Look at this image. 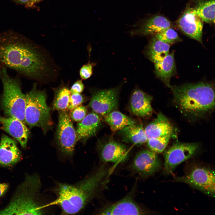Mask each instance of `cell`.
I'll return each mask as SVG.
<instances>
[{
	"label": "cell",
	"mask_w": 215,
	"mask_h": 215,
	"mask_svg": "<svg viewBox=\"0 0 215 215\" xmlns=\"http://www.w3.org/2000/svg\"><path fill=\"white\" fill-rule=\"evenodd\" d=\"M54 64L43 48L24 36L12 31L0 33V67L41 83L50 81Z\"/></svg>",
	"instance_id": "6da1fadb"
},
{
	"label": "cell",
	"mask_w": 215,
	"mask_h": 215,
	"mask_svg": "<svg viewBox=\"0 0 215 215\" xmlns=\"http://www.w3.org/2000/svg\"><path fill=\"white\" fill-rule=\"evenodd\" d=\"M108 172V169L102 166L76 184L58 183L55 190L57 198L50 203L43 205V208L58 205L61 208L62 213L77 214L93 196Z\"/></svg>",
	"instance_id": "7a4b0ae2"
},
{
	"label": "cell",
	"mask_w": 215,
	"mask_h": 215,
	"mask_svg": "<svg viewBox=\"0 0 215 215\" xmlns=\"http://www.w3.org/2000/svg\"><path fill=\"white\" fill-rule=\"evenodd\" d=\"M175 102L182 112L201 117L214 108L215 92L212 84L201 82L170 85Z\"/></svg>",
	"instance_id": "3957f363"
},
{
	"label": "cell",
	"mask_w": 215,
	"mask_h": 215,
	"mask_svg": "<svg viewBox=\"0 0 215 215\" xmlns=\"http://www.w3.org/2000/svg\"><path fill=\"white\" fill-rule=\"evenodd\" d=\"M41 187L38 175L27 174L8 204L0 210V215L44 214L43 205L40 203L38 196Z\"/></svg>",
	"instance_id": "277c9868"
},
{
	"label": "cell",
	"mask_w": 215,
	"mask_h": 215,
	"mask_svg": "<svg viewBox=\"0 0 215 215\" xmlns=\"http://www.w3.org/2000/svg\"><path fill=\"white\" fill-rule=\"evenodd\" d=\"M0 79L3 88L1 106L4 113L9 117L16 118L25 123V95L22 92L20 79L10 76L7 68L1 67Z\"/></svg>",
	"instance_id": "5b68a950"
},
{
	"label": "cell",
	"mask_w": 215,
	"mask_h": 215,
	"mask_svg": "<svg viewBox=\"0 0 215 215\" xmlns=\"http://www.w3.org/2000/svg\"><path fill=\"white\" fill-rule=\"evenodd\" d=\"M25 95V123L30 128L40 127L44 134L46 133L51 127L52 122L51 109L47 104L45 91L38 89L35 83L31 90Z\"/></svg>",
	"instance_id": "8992f818"
},
{
	"label": "cell",
	"mask_w": 215,
	"mask_h": 215,
	"mask_svg": "<svg viewBox=\"0 0 215 215\" xmlns=\"http://www.w3.org/2000/svg\"><path fill=\"white\" fill-rule=\"evenodd\" d=\"M214 171L208 167L195 165L191 168L183 176L175 178V181L188 184L214 196L215 191Z\"/></svg>",
	"instance_id": "52a82bcc"
},
{
	"label": "cell",
	"mask_w": 215,
	"mask_h": 215,
	"mask_svg": "<svg viewBox=\"0 0 215 215\" xmlns=\"http://www.w3.org/2000/svg\"><path fill=\"white\" fill-rule=\"evenodd\" d=\"M56 139L60 151L65 155H73L76 144V130L67 110L59 111Z\"/></svg>",
	"instance_id": "ba28073f"
},
{
	"label": "cell",
	"mask_w": 215,
	"mask_h": 215,
	"mask_svg": "<svg viewBox=\"0 0 215 215\" xmlns=\"http://www.w3.org/2000/svg\"><path fill=\"white\" fill-rule=\"evenodd\" d=\"M199 149V145L196 143L177 142L173 144L164 153V173H172L179 164L196 155Z\"/></svg>",
	"instance_id": "9c48e42d"
},
{
	"label": "cell",
	"mask_w": 215,
	"mask_h": 215,
	"mask_svg": "<svg viewBox=\"0 0 215 215\" xmlns=\"http://www.w3.org/2000/svg\"><path fill=\"white\" fill-rule=\"evenodd\" d=\"M119 92L118 88L96 91L92 96L89 106L93 112L99 116H105L117 109Z\"/></svg>",
	"instance_id": "30bf717a"
},
{
	"label": "cell",
	"mask_w": 215,
	"mask_h": 215,
	"mask_svg": "<svg viewBox=\"0 0 215 215\" xmlns=\"http://www.w3.org/2000/svg\"><path fill=\"white\" fill-rule=\"evenodd\" d=\"M203 22L196 13L194 8L188 6L176 24L179 29L186 35L202 44Z\"/></svg>",
	"instance_id": "8fae6325"
},
{
	"label": "cell",
	"mask_w": 215,
	"mask_h": 215,
	"mask_svg": "<svg viewBox=\"0 0 215 215\" xmlns=\"http://www.w3.org/2000/svg\"><path fill=\"white\" fill-rule=\"evenodd\" d=\"M161 164L157 153L147 149L139 152L131 165L132 169L140 176L146 177L159 169Z\"/></svg>",
	"instance_id": "7c38bea8"
},
{
	"label": "cell",
	"mask_w": 215,
	"mask_h": 215,
	"mask_svg": "<svg viewBox=\"0 0 215 215\" xmlns=\"http://www.w3.org/2000/svg\"><path fill=\"white\" fill-rule=\"evenodd\" d=\"M99 152L102 160L105 162L115 163L126 161L128 157V151L123 144L110 139L100 145Z\"/></svg>",
	"instance_id": "4fadbf2b"
},
{
	"label": "cell",
	"mask_w": 215,
	"mask_h": 215,
	"mask_svg": "<svg viewBox=\"0 0 215 215\" xmlns=\"http://www.w3.org/2000/svg\"><path fill=\"white\" fill-rule=\"evenodd\" d=\"M171 22L165 16L156 15L139 22L132 31L133 34L146 35L159 33L172 27Z\"/></svg>",
	"instance_id": "5bb4252c"
},
{
	"label": "cell",
	"mask_w": 215,
	"mask_h": 215,
	"mask_svg": "<svg viewBox=\"0 0 215 215\" xmlns=\"http://www.w3.org/2000/svg\"><path fill=\"white\" fill-rule=\"evenodd\" d=\"M148 212L142 208L130 197L127 196L119 201L103 208L100 215H145Z\"/></svg>",
	"instance_id": "9a60e30c"
},
{
	"label": "cell",
	"mask_w": 215,
	"mask_h": 215,
	"mask_svg": "<svg viewBox=\"0 0 215 215\" xmlns=\"http://www.w3.org/2000/svg\"><path fill=\"white\" fill-rule=\"evenodd\" d=\"M21 156V152L16 142L3 135L0 143V167L11 166L19 162Z\"/></svg>",
	"instance_id": "2e32d148"
},
{
	"label": "cell",
	"mask_w": 215,
	"mask_h": 215,
	"mask_svg": "<svg viewBox=\"0 0 215 215\" xmlns=\"http://www.w3.org/2000/svg\"><path fill=\"white\" fill-rule=\"evenodd\" d=\"M153 97L142 90L136 89L132 93L130 102L131 112L135 115L140 117L150 116L153 109L151 102Z\"/></svg>",
	"instance_id": "e0dca14e"
},
{
	"label": "cell",
	"mask_w": 215,
	"mask_h": 215,
	"mask_svg": "<svg viewBox=\"0 0 215 215\" xmlns=\"http://www.w3.org/2000/svg\"><path fill=\"white\" fill-rule=\"evenodd\" d=\"M0 122L4 130L16 139L22 147L26 148L29 131L24 123L15 118L0 116Z\"/></svg>",
	"instance_id": "ac0fdd59"
},
{
	"label": "cell",
	"mask_w": 215,
	"mask_h": 215,
	"mask_svg": "<svg viewBox=\"0 0 215 215\" xmlns=\"http://www.w3.org/2000/svg\"><path fill=\"white\" fill-rule=\"evenodd\" d=\"M101 125L100 116L94 112L90 113L79 122L76 130L77 142H85L96 133Z\"/></svg>",
	"instance_id": "d6986e66"
},
{
	"label": "cell",
	"mask_w": 215,
	"mask_h": 215,
	"mask_svg": "<svg viewBox=\"0 0 215 215\" xmlns=\"http://www.w3.org/2000/svg\"><path fill=\"white\" fill-rule=\"evenodd\" d=\"M148 139L167 136H171L173 131L172 125L168 119L161 113L144 128Z\"/></svg>",
	"instance_id": "ffe728a7"
},
{
	"label": "cell",
	"mask_w": 215,
	"mask_h": 215,
	"mask_svg": "<svg viewBox=\"0 0 215 215\" xmlns=\"http://www.w3.org/2000/svg\"><path fill=\"white\" fill-rule=\"evenodd\" d=\"M154 65L156 75L169 87L171 79L176 72L174 52L169 53L162 60L154 63Z\"/></svg>",
	"instance_id": "44dd1931"
},
{
	"label": "cell",
	"mask_w": 215,
	"mask_h": 215,
	"mask_svg": "<svg viewBox=\"0 0 215 215\" xmlns=\"http://www.w3.org/2000/svg\"><path fill=\"white\" fill-rule=\"evenodd\" d=\"M124 142L136 145L147 142V138L141 124L137 123L128 125L118 131Z\"/></svg>",
	"instance_id": "7402d4cb"
},
{
	"label": "cell",
	"mask_w": 215,
	"mask_h": 215,
	"mask_svg": "<svg viewBox=\"0 0 215 215\" xmlns=\"http://www.w3.org/2000/svg\"><path fill=\"white\" fill-rule=\"evenodd\" d=\"M104 116V121L108 124L111 130L114 132L118 131L128 125L137 123L133 119L116 110Z\"/></svg>",
	"instance_id": "603a6c76"
},
{
	"label": "cell",
	"mask_w": 215,
	"mask_h": 215,
	"mask_svg": "<svg viewBox=\"0 0 215 215\" xmlns=\"http://www.w3.org/2000/svg\"><path fill=\"white\" fill-rule=\"evenodd\" d=\"M170 44L153 37L149 43L147 53L150 59L154 63L162 60L169 54Z\"/></svg>",
	"instance_id": "cb8c5ba5"
},
{
	"label": "cell",
	"mask_w": 215,
	"mask_h": 215,
	"mask_svg": "<svg viewBox=\"0 0 215 215\" xmlns=\"http://www.w3.org/2000/svg\"><path fill=\"white\" fill-rule=\"evenodd\" d=\"M196 14L203 22H215V0H199L194 7Z\"/></svg>",
	"instance_id": "d4e9b609"
},
{
	"label": "cell",
	"mask_w": 215,
	"mask_h": 215,
	"mask_svg": "<svg viewBox=\"0 0 215 215\" xmlns=\"http://www.w3.org/2000/svg\"><path fill=\"white\" fill-rule=\"evenodd\" d=\"M70 92L66 86H61L55 90L53 108L58 111L67 109Z\"/></svg>",
	"instance_id": "484cf974"
},
{
	"label": "cell",
	"mask_w": 215,
	"mask_h": 215,
	"mask_svg": "<svg viewBox=\"0 0 215 215\" xmlns=\"http://www.w3.org/2000/svg\"><path fill=\"white\" fill-rule=\"evenodd\" d=\"M171 136L149 139L147 142L148 147L150 150L156 153H161L167 147Z\"/></svg>",
	"instance_id": "4316f807"
},
{
	"label": "cell",
	"mask_w": 215,
	"mask_h": 215,
	"mask_svg": "<svg viewBox=\"0 0 215 215\" xmlns=\"http://www.w3.org/2000/svg\"><path fill=\"white\" fill-rule=\"evenodd\" d=\"M155 36L158 39L169 44L180 40L177 33L172 27L155 34Z\"/></svg>",
	"instance_id": "83f0119b"
},
{
	"label": "cell",
	"mask_w": 215,
	"mask_h": 215,
	"mask_svg": "<svg viewBox=\"0 0 215 215\" xmlns=\"http://www.w3.org/2000/svg\"><path fill=\"white\" fill-rule=\"evenodd\" d=\"M69 114L71 119L76 122H80L86 116L87 112V108L79 105L70 110Z\"/></svg>",
	"instance_id": "f1b7e54d"
},
{
	"label": "cell",
	"mask_w": 215,
	"mask_h": 215,
	"mask_svg": "<svg viewBox=\"0 0 215 215\" xmlns=\"http://www.w3.org/2000/svg\"><path fill=\"white\" fill-rule=\"evenodd\" d=\"M84 101V98L80 93H71L67 109L71 110L80 105Z\"/></svg>",
	"instance_id": "f546056e"
},
{
	"label": "cell",
	"mask_w": 215,
	"mask_h": 215,
	"mask_svg": "<svg viewBox=\"0 0 215 215\" xmlns=\"http://www.w3.org/2000/svg\"><path fill=\"white\" fill-rule=\"evenodd\" d=\"M93 63L89 62L82 67L80 70L79 74L82 79H86L91 76L93 73Z\"/></svg>",
	"instance_id": "4dcf8cb0"
},
{
	"label": "cell",
	"mask_w": 215,
	"mask_h": 215,
	"mask_svg": "<svg viewBox=\"0 0 215 215\" xmlns=\"http://www.w3.org/2000/svg\"><path fill=\"white\" fill-rule=\"evenodd\" d=\"M84 89V85L82 81L78 80L72 85L70 90L71 93H81Z\"/></svg>",
	"instance_id": "1f68e13d"
},
{
	"label": "cell",
	"mask_w": 215,
	"mask_h": 215,
	"mask_svg": "<svg viewBox=\"0 0 215 215\" xmlns=\"http://www.w3.org/2000/svg\"><path fill=\"white\" fill-rule=\"evenodd\" d=\"M8 186L5 183H0V198L7 191Z\"/></svg>",
	"instance_id": "d6a6232c"
},
{
	"label": "cell",
	"mask_w": 215,
	"mask_h": 215,
	"mask_svg": "<svg viewBox=\"0 0 215 215\" xmlns=\"http://www.w3.org/2000/svg\"><path fill=\"white\" fill-rule=\"evenodd\" d=\"M42 0H29L27 4L26 5L27 7H31L35 3L41 1Z\"/></svg>",
	"instance_id": "836d02e7"
},
{
	"label": "cell",
	"mask_w": 215,
	"mask_h": 215,
	"mask_svg": "<svg viewBox=\"0 0 215 215\" xmlns=\"http://www.w3.org/2000/svg\"><path fill=\"white\" fill-rule=\"evenodd\" d=\"M19 3L21 4L26 5L29 0H15Z\"/></svg>",
	"instance_id": "e575fe53"
}]
</instances>
